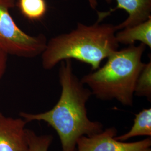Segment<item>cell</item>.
I'll return each mask as SVG.
<instances>
[{
    "mask_svg": "<svg viewBox=\"0 0 151 151\" xmlns=\"http://www.w3.org/2000/svg\"><path fill=\"white\" fill-rule=\"evenodd\" d=\"M100 22L98 19L90 25L78 23L70 32L50 39L42 53L44 68L51 70L64 60L74 59L90 65L92 70H97L119 47L116 27Z\"/></svg>",
    "mask_w": 151,
    "mask_h": 151,
    "instance_id": "obj_2",
    "label": "cell"
},
{
    "mask_svg": "<svg viewBox=\"0 0 151 151\" xmlns=\"http://www.w3.org/2000/svg\"><path fill=\"white\" fill-rule=\"evenodd\" d=\"M105 1L108 3L111 1ZM116 7L107 12L108 14L119 9L128 14V17L125 21L115 25L117 30L138 25L151 17V0H116Z\"/></svg>",
    "mask_w": 151,
    "mask_h": 151,
    "instance_id": "obj_7",
    "label": "cell"
},
{
    "mask_svg": "<svg viewBox=\"0 0 151 151\" xmlns=\"http://www.w3.org/2000/svg\"><path fill=\"white\" fill-rule=\"evenodd\" d=\"M118 130L113 127L95 134L82 135L76 142L77 151H142L151 147V137L138 142H125L115 139Z\"/></svg>",
    "mask_w": 151,
    "mask_h": 151,
    "instance_id": "obj_5",
    "label": "cell"
},
{
    "mask_svg": "<svg viewBox=\"0 0 151 151\" xmlns=\"http://www.w3.org/2000/svg\"><path fill=\"white\" fill-rule=\"evenodd\" d=\"M27 123L0 113V151H28Z\"/></svg>",
    "mask_w": 151,
    "mask_h": 151,
    "instance_id": "obj_6",
    "label": "cell"
},
{
    "mask_svg": "<svg viewBox=\"0 0 151 151\" xmlns=\"http://www.w3.org/2000/svg\"><path fill=\"white\" fill-rule=\"evenodd\" d=\"M134 95L151 100V61L145 63L136 82Z\"/></svg>",
    "mask_w": 151,
    "mask_h": 151,
    "instance_id": "obj_11",
    "label": "cell"
},
{
    "mask_svg": "<svg viewBox=\"0 0 151 151\" xmlns=\"http://www.w3.org/2000/svg\"><path fill=\"white\" fill-rule=\"evenodd\" d=\"M28 151H48L53 137L52 135H38L27 129Z\"/></svg>",
    "mask_w": 151,
    "mask_h": 151,
    "instance_id": "obj_12",
    "label": "cell"
},
{
    "mask_svg": "<svg viewBox=\"0 0 151 151\" xmlns=\"http://www.w3.org/2000/svg\"><path fill=\"white\" fill-rule=\"evenodd\" d=\"M151 151V147H150V148H147V149H146V150H143V151Z\"/></svg>",
    "mask_w": 151,
    "mask_h": 151,
    "instance_id": "obj_15",
    "label": "cell"
},
{
    "mask_svg": "<svg viewBox=\"0 0 151 151\" xmlns=\"http://www.w3.org/2000/svg\"><path fill=\"white\" fill-rule=\"evenodd\" d=\"M118 43L134 45L137 41L151 48V17L145 22L130 27H125L115 34Z\"/></svg>",
    "mask_w": 151,
    "mask_h": 151,
    "instance_id": "obj_8",
    "label": "cell"
},
{
    "mask_svg": "<svg viewBox=\"0 0 151 151\" xmlns=\"http://www.w3.org/2000/svg\"><path fill=\"white\" fill-rule=\"evenodd\" d=\"M9 55L4 50L0 48V80L5 73Z\"/></svg>",
    "mask_w": 151,
    "mask_h": 151,
    "instance_id": "obj_13",
    "label": "cell"
},
{
    "mask_svg": "<svg viewBox=\"0 0 151 151\" xmlns=\"http://www.w3.org/2000/svg\"><path fill=\"white\" fill-rule=\"evenodd\" d=\"M88 1L92 9L93 10H96L97 6V0H88Z\"/></svg>",
    "mask_w": 151,
    "mask_h": 151,
    "instance_id": "obj_14",
    "label": "cell"
},
{
    "mask_svg": "<svg viewBox=\"0 0 151 151\" xmlns=\"http://www.w3.org/2000/svg\"><path fill=\"white\" fill-rule=\"evenodd\" d=\"M137 136L151 137V109H144L135 115L131 129L123 135L116 136L115 139L125 142Z\"/></svg>",
    "mask_w": 151,
    "mask_h": 151,
    "instance_id": "obj_9",
    "label": "cell"
},
{
    "mask_svg": "<svg viewBox=\"0 0 151 151\" xmlns=\"http://www.w3.org/2000/svg\"><path fill=\"white\" fill-rule=\"evenodd\" d=\"M145 49L141 43L115 51L103 67L84 76L81 82L99 99H115L125 106H133L136 82L145 64L142 62Z\"/></svg>",
    "mask_w": 151,
    "mask_h": 151,
    "instance_id": "obj_3",
    "label": "cell"
},
{
    "mask_svg": "<svg viewBox=\"0 0 151 151\" xmlns=\"http://www.w3.org/2000/svg\"><path fill=\"white\" fill-rule=\"evenodd\" d=\"M15 4V0H0V48L17 57H35L43 52L47 38L28 35L17 25L10 13Z\"/></svg>",
    "mask_w": 151,
    "mask_h": 151,
    "instance_id": "obj_4",
    "label": "cell"
},
{
    "mask_svg": "<svg viewBox=\"0 0 151 151\" xmlns=\"http://www.w3.org/2000/svg\"><path fill=\"white\" fill-rule=\"evenodd\" d=\"M60 62L59 80L62 92L55 105L42 113L22 112L20 115L27 123L34 120L46 122L59 136L62 151H76L78 138L101 132L103 125L88 118L86 103L92 95L91 91L74 73L72 60Z\"/></svg>",
    "mask_w": 151,
    "mask_h": 151,
    "instance_id": "obj_1",
    "label": "cell"
},
{
    "mask_svg": "<svg viewBox=\"0 0 151 151\" xmlns=\"http://www.w3.org/2000/svg\"><path fill=\"white\" fill-rule=\"evenodd\" d=\"M17 5L22 16L32 22L43 19L48 9L45 0H18Z\"/></svg>",
    "mask_w": 151,
    "mask_h": 151,
    "instance_id": "obj_10",
    "label": "cell"
}]
</instances>
